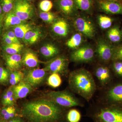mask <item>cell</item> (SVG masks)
I'll list each match as a JSON object with an SVG mask.
<instances>
[{"mask_svg": "<svg viewBox=\"0 0 122 122\" xmlns=\"http://www.w3.org/2000/svg\"><path fill=\"white\" fill-rule=\"evenodd\" d=\"M24 77V74L22 72L20 71H15L10 75V83L12 86H15L21 81Z\"/></svg>", "mask_w": 122, "mask_h": 122, "instance_id": "obj_31", "label": "cell"}, {"mask_svg": "<svg viewBox=\"0 0 122 122\" xmlns=\"http://www.w3.org/2000/svg\"><path fill=\"white\" fill-rule=\"evenodd\" d=\"M122 33L117 26H114L110 29L107 33L108 38L111 41L117 42L120 41L122 38Z\"/></svg>", "mask_w": 122, "mask_h": 122, "instance_id": "obj_24", "label": "cell"}, {"mask_svg": "<svg viewBox=\"0 0 122 122\" xmlns=\"http://www.w3.org/2000/svg\"><path fill=\"white\" fill-rule=\"evenodd\" d=\"M9 77V73L8 71L0 67V83L6 82Z\"/></svg>", "mask_w": 122, "mask_h": 122, "instance_id": "obj_36", "label": "cell"}, {"mask_svg": "<svg viewBox=\"0 0 122 122\" xmlns=\"http://www.w3.org/2000/svg\"><path fill=\"white\" fill-rule=\"evenodd\" d=\"M39 17L41 20L48 23L54 22L56 20V15L50 12H41L39 13Z\"/></svg>", "mask_w": 122, "mask_h": 122, "instance_id": "obj_32", "label": "cell"}, {"mask_svg": "<svg viewBox=\"0 0 122 122\" xmlns=\"http://www.w3.org/2000/svg\"><path fill=\"white\" fill-rule=\"evenodd\" d=\"M22 113L30 122H56L62 117L63 110L49 99H40L25 103Z\"/></svg>", "mask_w": 122, "mask_h": 122, "instance_id": "obj_1", "label": "cell"}, {"mask_svg": "<svg viewBox=\"0 0 122 122\" xmlns=\"http://www.w3.org/2000/svg\"><path fill=\"white\" fill-rule=\"evenodd\" d=\"M83 41V35L80 33H76L67 41L66 44L70 49L74 50L81 46Z\"/></svg>", "mask_w": 122, "mask_h": 122, "instance_id": "obj_22", "label": "cell"}, {"mask_svg": "<svg viewBox=\"0 0 122 122\" xmlns=\"http://www.w3.org/2000/svg\"><path fill=\"white\" fill-rule=\"evenodd\" d=\"M56 5L58 10L67 16L77 15L78 9L74 0H56Z\"/></svg>", "mask_w": 122, "mask_h": 122, "instance_id": "obj_12", "label": "cell"}, {"mask_svg": "<svg viewBox=\"0 0 122 122\" xmlns=\"http://www.w3.org/2000/svg\"><path fill=\"white\" fill-rule=\"evenodd\" d=\"M34 29V28L31 24L23 22L14 26V32L18 38L23 39L26 33Z\"/></svg>", "mask_w": 122, "mask_h": 122, "instance_id": "obj_20", "label": "cell"}, {"mask_svg": "<svg viewBox=\"0 0 122 122\" xmlns=\"http://www.w3.org/2000/svg\"><path fill=\"white\" fill-rule=\"evenodd\" d=\"M3 39L7 45H11V44L14 43V42L10 38H9L5 34L3 35Z\"/></svg>", "mask_w": 122, "mask_h": 122, "instance_id": "obj_40", "label": "cell"}, {"mask_svg": "<svg viewBox=\"0 0 122 122\" xmlns=\"http://www.w3.org/2000/svg\"><path fill=\"white\" fill-rule=\"evenodd\" d=\"M32 86L27 82L21 81L13 87L15 99L24 98L30 92Z\"/></svg>", "mask_w": 122, "mask_h": 122, "instance_id": "obj_16", "label": "cell"}, {"mask_svg": "<svg viewBox=\"0 0 122 122\" xmlns=\"http://www.w3.org/2000/svg\"><path fill=\"white\" fill-rule=\"evenodd\" d=\"M2 12V9L1 8V5L0 4V15H1Z\"/></svg>", "mask_w": 122, "mask_h": 122, "instance_id": "obj_42", "label": "cell"}, {"mask_svg": "<svg viewBox=\"0 0 122 122\" xmlns=\"http://www.w3.org/2000/svg\"><path fill=\"white\" fill-rule=\"evenodd\" d=\"M22 61L20 55H10L6 57V63L8 67L11 70H15L20 68Z\"/></svg>", "mask_w": 122, "mask_h": 122, "instance_id": "obj_18", "label": "cell"}, {"mask_svg": "<svg viewBox=\"0 0 122 122\" xmlns=\"http://www.w3.org/2000/svg\"><path fill=\"white\" fill-rule=\"evenodd\" d=\"M23 47L22 44L19 43H13L7 45L4 48L5 51L10 55L17 54L20 52Z\"/></svg>", "mask_w": 122, "mask_h": 122, "instance_id": "obj_29", "label": "cell"}, {"mask_svg": "<svg viewBox=\"0 0 122 122\" xmlns=\"http://www.w3.org/2000/svg\"><path fill=\"white\" fill-rule=\"evenodd\" d=\"M74 24L76 30L83 36L88 38H92L95 35V26L89 18L83 16L76 17L74 20Z\"/></svg>", "mask_w": 122, "mask_h": 122, "instance_id": "obj_6", "label": "cell"}, {"mask_svg": "<svg viewBox=\"0 0 122 122\" xmlns=\"http://www.w3.org/2000/svg\"><path fill=\"white\" fill-rule=\"evenodd\" d=\"M112 60L113 61H122V45L114 48Z\"/></svg>", "mask_w": 122, "mask_h": 122, "instance_id": "obj_34", "label": "cell"}, {"mask_svg": "<svg viewBox=\"0 0 122 122\" xmlns=\"http://www.w3.org/2000/svg\"><path fill=\"white\" fill-rule=\"evenodd\" d=\"M14 107L12 106H9L5 107L4 109H2L1 112V114L4 116L8 113L10 112L11 111L13 108Z\"/></svg>", "mask_w": 122, "mask_h": 122, "instance_id": "obj_39", "label": "cell"}, {"mask_svg": "<svg viewBox=\"0 0 122 122\" xmlns=\"http://www.w3.org/2000/svg\"><path fill=\"white\" fill-rule=\"evenodd\" d=\"M15 109L14 107L13 109L10 112H9L6 115L4 116V118L5 120H8L9 119L13 117L15 114Z\"/></svg>", "mask_w": 122, "mask_h": 122, "instance_id": "obj_38", "label": "cell"}, {"mask_svg": "<svg viewBox=\"0 0 122 122\" xmlns=\"http://www.w3.org/2000/svg\"><path fill=\"white\" fill-rule=\"evenodd\" d=\"M5 34L8 36L9 38L12 40L15 43H19L20 44V41L18 38L16 36L14 32L13 31H10L5 33Z\"/></svg>", "mask_w": 122, "mask_h": 122, "instance_id": "obj_37", "label": "cell"}, {"mask_svg": "<svg viewBox=\"0 0 122 122\" xmlns=\"http://www.w3.org/2000/svg\"><path fill=\"white\" fill-rule=\"evenodd\" d=\"M47 96L48 99L61 107L70 108L84 106L81 100L69 91H50Z\"/></svg>", "mask_w": 122, "mask_h": 122, "instance_id": "obj_4", "label": "cell"}, {"mask_svg": "<svg viewBox=\"0 0 122 122\" xmlns=\"http://www.w3.org/2000/svg\"><path fill=\"white\" fill-rule=\"evenodd\" d=\"M94 74L100 86L103 87H106L111 79L110 71L106 66L100 65L97 66L95 70Z\"/></svg>", "mask_w": 122, "mask_h": 122, "instance_id": "obj_13", "label": "cell"}, {"mask_svg": "<svg viewBox=\"0 0 122 122\" xmlns=\"http://www.w3.org/2000/svg\"><path fill=\"white\" fill-rule=\"evenodd\" d=\"M39 29H33L28 31L24 36L23 40L25 43L29 45L35 44L38 41L41 35Z\"/></svg>", "mask_w": 122, "mask_h": 122, "instance_id": "obj_21", "label": "cell"}, {"mask_svg": "<svg viewBox=\"0 0 122 122\" xmlns=\"http://www.w3.org/2000/svg\"><path fill=\"white\" fill-rule=\"evenodd\" d=\"M103 98L106 102L104 103L122 107V83L116 84L108 89Z\"/></svg>", "mask_w": 122, "mask_h": 122, "instance_id": "obj_8", "label": "cell"}, {"mask_svg": "<svg viewBox=\"0 0 122 122\" xmlns=\"http://www.w3.org/2000/svg\"><path fill=\"white\" fill-rule=\"evenodd\" d=\"M2 12L7 14L13 10L14 0H0Z\"/></svg>", "mask_w": 122, "mask_h": 122, "instance_id": "obj_30", "label": "cell"}, {"mask_svg": "<svg viewBox=\"0 0 122 122\" xmlns=\"http://www.w3.org/2000/svg\"><path fill=\"white\" fill-rule=\"evenodd\" d=\"M62 80L60 74L57 73H52L47 80L48 85L53 88L60 86L62 83Z\"/></svg>", "mask_w": 122, "mask_h": 122, "instance_id": "obj_26", "label": "cell"}, {"mask_svg": "<svg viewBox=\"0 0 122 122\" xmlns=\"http://www.w3.org/2000/svg\"><path fill=\"white\" fill-rule=\"evenodd\" d=\"M94 111L95 122H122V107L103 103Z\"/></svg>", "mask_w": 122, "mask_h": 122, "instance_id": "obj_3", "label": "cell"}, {"mask_svg": "<svg viewBox=\"0 0 122 122\" xmlns=\"http://www.w3.org/2000/svg\"><path fill=\"white\" fill-rule=\"evenodd\" d=\"M69 84L72 91L87 102L91 99L96 91L93 76L90 72L83 68L75 70L70 74Z\"/></svg>", "mask_w": 122, "mask_h": 122, "instance_id": "obj_2", "label": "cell"}, {"mask_svg": "<svg viewBox=\"0 0 122 122\" xmlns=\"http://www.w3.org/2000/svg\"><path fill=\"white\" fill-rule=\"evenodd\" d=\"M28 0L29 1H30L33 0Z\"/></svg>", "mask_w": 122, "mask_h": 122, "instance_id": "obj_45", "label": "cell"}, {"mask_svg": "<svg viewBox=\"0 0 122 122\" xmlns=\"http://www.w3.org/2000/svg\"><path fill=\"white\" fill-rule=\"evenodd\" d=\"M52 2L50 0H43L40 2L39 7L42 12H49L52 8Z\"/></svg>", "mask_w": 122, "mask_h": 122, "instance_id": "obj_33", "label": "cell"}, {"mask_svg": "<svg viewBox=\"0 0 122 122\" xmlns=\"http://www.w3.org/2000/svg\"><path fill=\"white\" fill-rule=\"evenodd\" d=\"M99 25L102 29H107L111 26L113 20L111 18L105 15H100L98 18Z\"/></svg>", "mask_w": 122, "mask_h": 122, "instance_id": "obj_27", "label": "cell"}, {"mask_svg": "<svg viewBox=\"0 0 122 122\" xmlns=\"http://www.w3.org/2000/svg\"><path fill=\"white\" fill-rule=\"evenodd\" d=\"M77 8L85 12H89L93 4L92 0H74Z\"/></svg>", "mask_w": 122, "mask_h": 122, "instance_id": "obj_25", "label": "cell"}, {"mask_svg": "<svg viewBox=\"0 0 122 122\" xmlns=\"http://www.w3.org/2000/svg\"><path fill=\"white\" fill-rule=\"evenodd\" d=\"M94 57L93 49L88 45L80 46L74 50L70 55L71 61L77 63L90 62L93 61Z\"/></svg>", "mask_w": 122, "mask_h": 122, "instance_id": "obj_7", "label": "cell"}, {"mask_svg": "<svg viewBox=\"0 0 122 122\" xmlns=\"http://www.w3.org/2000/svg\"><path fill=\"white\" fill-rule=\"evenodd\" d=\"M23 22L24 21L15 15L12 11L6 14L5 20V28H8L11 26H16Z\"/></svg>", "mask_w": 122, "mask_h": 122, "instance_id": "obj_23", "label": "cell"}, {"mask_svg": "<svg viewBox=\"0 0 122 122\" xmlns=\"http://www.w3.org/2000/svg\"><path fill=\"white\" fill-rule=\"evenodd\" d=\"M106 0L109 1H116V0Z\"/></svg>", "mask_w": 122, "mask_h": 122, "instance_id": "obj_43", "label": "cell"}, {"mask_svg": "<svg viewBox=\"0 0 122 122\" xmlns=\"http://www.w3.org/2000/svg\"><path fill=\"white\" fill-rule=\"evenodd\" d=\"M40 51L44 57L47 58H51L57 55L59 50L58 48L54 44H48L41 47Z\"/></svg>", "mask_w": 122, "mask_h": 122, "instance_id": "obj_19", "label": "cell"}, {"mask_svg": "<svg viewBox=\"0 0 122 122\" xmlns=\"http://www.w3.org/2000/svg\"><path fill=\"white\" fill-rule=\"evenodd\" d=\"M8 122H21V120L19 119H15L9 121Z\"/></svg>", "mask_w": 122, "mask_h": 122, "instance_id": "obj_41", "label": "cell"}, {"mask_svg": "<svg viewBox=\"0 0 122 122\" xmlns=\"http://www.w3.org/2000/svg\"><path fill=\"white\" fill-rule=\"evenodd\" d=\"M46 69H34L28 72L25 79L32 86H37L42 82L46 75Z\"/></svg>", "mask_w": 122, "mask_h": 122, "instance_id": "obj_11", "label": "cell"}, {"mask_svg": "<svg viewBox=\"0 0 122 122\" xmlns=\"http://www.w3.org/2000/svg\"><path fill=\"white\" fill-rule=\"evenodd\" d=\"M23 21L30 19L35 13L33 5L28 0H14L12 11Z\"/></svg>", "mask_w": 122, "mask_h": 122, "instance_id": "obj_5", "label": "cell"}, {"mask_svg": "<svg viewBox=\"0 0 122 122\" xmlns=\"http://www.w3.org/2000/svg\"><path fill=\"white\" fill-rule=\"evenodd\" d=\"M81 118V113L76 109H70L66 115V119L69 122H79Z\"/></svg>", "mask_w": 122, "mask_h": 122, "instance_id": "obj_28", "label": "cell"}, {"mask_svg": "<svg viewBox=\"0 0 122 122\" xmlns=\"http://www.w3.org/2000/svg\"><path fill=\"white\" fill-rule=\"evenodd\" d=\"M68 60L65 57L59 56L52 60L46 69L52 73L66 75L68 73Z\"/></svg>", "mask_w": 122, "mask_h": 122, "instance_id": "obj_9", "label": "cell"}, {"mask_svg": "<svg viewBox=\"0 0 122 122\" xmlns=\"http://www.w3.org/2000/svg\"><path fill=\"white\" fill-rule=\"evenodd\" d=\"M52 29L56 35L61 37H66L69 32V24L63 18L55 20L53 24Z\"/></svg>", "mask_w": 122, "mask_h": 122, "instance_id": "obj_15", "label": "cell"}, {"mask_svg": "<svg viewBox=\"0 0 122 122\" xmlns=\"http://www.w3.org/2000/svg\"><path fill=\"white\" fill-rule=\"evenodd\" d=\"M112 67L117 76L122 77V61H113Z\"/></svg>", "mask_w": 122, "mask_h": 122, "instance_id": "obj_35", "label": "cell"}, {"mask_svg": "<svg viewBox=\"0 0 122 122\" xmlns=\"http://www.w3.org/2000/svg\"><path fill=\"white\" fill-rule=\"evenodd\" d=\"M114 50L111 45L104 39H100L98 42L96 53L102 61L106 62L112 60Z\"/></svg>", "mask_w": 122, "mask_h": 122, "instance_id": "obj_10", "label": "cell"}, {"mask_svg": "<svg viewBox=\"0 0 122 122\" xmlns=\"http://www.w3.org/2000/svg\"><path fill=\"white\" fill-rule=\"evenodd\" d=\"M121 33H122V30H121Z\"/></svg>", "mask_w": 122, "mask_h": 122, "instance_id": "obj_46", "label": "cell"}, {"mask_svg": "<svg viewBox=\"0 0 122 122\" xmlns=\"http://www.w3.org/2000/svg\"><path fill=\"white\" fill-rule=\"evenodd\" d=\"M99 6L105 12L111 14H122V5L115 1H101L99 2Z\"/></svg>", "mask_w": 122, "mask_h": 122, "instance_id": "obj_14", "label": "cell"}, {"mask_svg": "<svg viewBox=\"0 0 122 122\" xmlns=\"http://www.w3.org/2000/svg\"><path fill=\"white\" fill-rule=\"evenodd\" d=\"M22 63L25 66L29 68H34L38 65L39 59L35 53L29 51L24 54L22 59Z\"/></svg>", "mask_w": 122, "mask_h": 122, "instance_id": "obj_17", "label": "cell"}, {"mask_svg": "<svg viewBox=\"0 0 122 122\" xmlns=\"http://www.w3.org/2000/svg\"><path fill=\"white\" fill-rule=\"evenodd\" d=\"M0 25H1V20H0Z\"/></svg>", "mask_w": 122, "mask_h": 122, "instance_id": "obj_44", "label": "cell"}]
</instances>
